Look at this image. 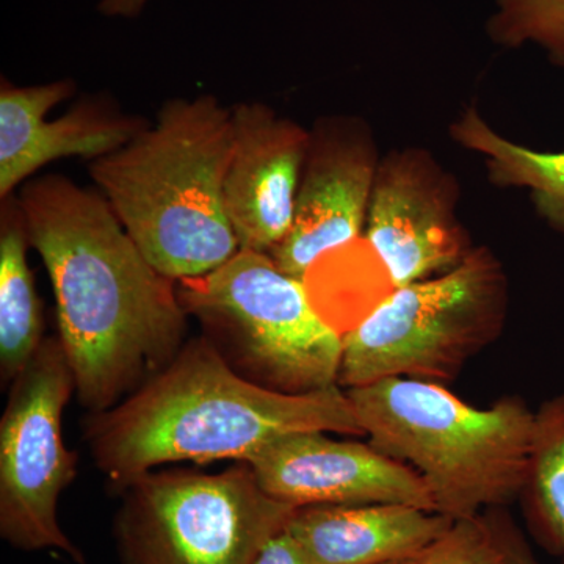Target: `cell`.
Instances as JSON below:
<instances>
[{
  "label": "cell",
  "instance_id": "5",
  "mask_svg": "<svg viewBox=\"0 0 564 564\" xmlns=\"http://www.w3.org/2000/svg\"><path fill=\"white\" fill-rule=\"evenodd\" d=\"M177 295L245 380L282 393L337 384L344 336L315 310L304 280L267 252L239 250L214 272L177 281Z\"/></svg>",
  "mask_w": 564,
  "mask_h": 564
},
{
  "label": "cell",
  "instance_id": "8",
  "mask_svg": "<svg viewBox=\"0 0 564 564\" xmlns=\"http://www.w3.org/2000/svg\"><path fill=\"white\" fill-rule=\"evenodd\" d=\"M74 392L61 339L44 337L11 381L0 421V536L18 551H58L87 564L58 522V500L77 473V456L62 436L63 411Z\"/></svg>",
  "mask_w": 564,
  "mask_h": 564
},
{
  "label": "cell",
  "instance_id": "18",
  "mask_svg": "<svg viewBox=\"0 0 564 564\" xmlns=\"http://www.w3.org/2000/svg\"><path fill=\"white\" fill-rule=\"evenodd\" d=\"M489 35L500 46L536 44L549 61L564 68V0H494Z\"/></svg>",
  "mask_w": 564,
  "mask_h": 564
},
{
  "label": "cell",
  "instance_id": "20",
  "mask_svg": "<svg viewBox=\"0 0 564 564\" xmlns=\"http://www.w3.org/2000/svg\"><path fill=\"white\" fill-rule=\"evenodd\" d=\"M481 514L507 564H543L533 554L525 534L505 508H489Z\"/></svg>",
  "mask_w": 564,
  "mask_h": 564
},
{
  "label": "cell",
  "instance_id": "13",
  "mask_svg": "<svg viewBox=\"0 0 564 564\" xmlns=\"http://www.w3.org/2000/svg\"><path fill=\"white\" fill-rule=\"evenodd\" d=\"M76 91L69 79L17 87L2 79L0 88V199L47 163L63 158L87 161L109 155L135 139L150 122L126 115L107 99H84L63 117L46 115Z\"/></svg>",
  "mask_w": 564,
  "mask_h": 564
},
{
  "label": "cell",
  "instance_id": "17",
  "mask_svg": "<svg viewBox=\"0 0 564 564\" xmlns=\"http://www.w3.org/2000/svg\"><path fill=\"white\" fill-rule=\"evenodd\" d=\"M519 500L536 544L564 556V393L534 413L529 475Z\"/></svg>",
  "mask_w": 564,
  "mask_h": 564
},
{
  "label": "cell",
  "instance_id": "21",
  "mask_svg": "<svg viewBox=\"0 0 564 564\" xmlns=\"http://www.w3.org/2000/svg\"><path fill=\"white\" fill-rule=\"evenodd\" d=\"M254 564H314L288 530L278 533L259 554Z\"/></svg>",
  "mask_w": 564,
  "mask_h": 564
},
{
  "label": "cell",
  "instance_id": "12",
  "mask_svg": "<svg viewBox=\"0 0 564 564\" xmlns=\"http://www.w3.org/2000/svg\"><path fill=\"white\" fill-rule=\"evenodd\" d=\"M231 109L234 141L223 203L240 250L270 254L291 232L310 131L262 102Z\"/></svg>",
  "mask_w": 564,
  "mask_h": 564
},
{
  "label": "cell",
  "instance_id": "19",
  "mask_svg": "<svg viewBox=\"0 0 564 564\" xmlns=\"http://www.w3.org/2000/svg\"><path fill=\"white\" fill-rule=\"evenodd\" d=\"M421 564H507L484 514L454 521L419 555Z\"/></svg>",
  "mask_w": 564,
  "mask_h": 564
},
{
  "label": "cell",
  "instance_id": "6",
  "mask_svg": "<svg viewBox=\"0 0 564 564\" xmlns=\"http://www.w3.org/2000/svg\"><path fill=\"white\" fill-rule=\"evenodd\" d=\"M508 278L488 248L454 270L397 288L344 336L337 384L384 378L448 383L496 343L508 314Z\"/></svg>",
  "mask_w": 564,
  "mask_h": 564
},
{
  "label": "cell",
  "instance_id": "22",
  "mask_svg": "<svg viewBox=\"0 0 564 564\" xmlns=\"http://www.w3.org/2000/svg\"><path fill=\"white\" fill-rule=\"evenodd\" d=\"M150 0H101L98 10L109 18H137Z\"/></svg>",
  "mask_w": 564,
  "mask_h": 564
},
{
  "label": "cell",
  "instance_id": "15",
  "mask_svg": "<svg viewBox=\"0 0 564 564\" xmlns=\"http://www.w3.org/2000/svg\"><path fill=\"white\" fill-rule=\"evenodd\" d=\"M0 375L11 383L43 344V314L28 262L31 247L20 198L0 199Z\"/></svg>",
  "mask_w": 564,
  "mask_h": 564
},
{
  "label": "cell",
  "instance_id": "1",
  "mask_svg": "<svg viewBox=\"0 0 564 564\" xmlns=\"http://www.w3.org/2000/svg\"><path fill=\"white\" fill-rule=\"evenodd\" d=\"M18 198L50 274L77 399L102 413L187 343L177 282L144 258L101 192L47 174L25 182Z\"/></svg>",
  "mask_w": 564,
  "mask_h": 564
},
{
  "label": "cell",
  "instance_id": "16",
  "mask_svg": "<svg viewBox=\"0 0 564 564\" xmlns=\"http://www.w3.org/2000/svg\"><path fill=\"white\" fill-rule=\"evenodd\" d=\"M451 135L486 158L494 185L530 191L538 215L564 234V152H538L503 139L474 107L452 124Z\"/></svg>",
  "mask_w": 564,
  "mask_h": 564
},
{
  "label": "cell",
  "instance_id": "10",
  "mask_svg": "<svg viewBox=\"0 0 564 564\" xmlns=\"http://www.w3.org/2000/svg\"><path fill=\"white\" fill-rule=\"evenodd\" d=\"M378 165L373 139L362 122L336 117L314 126L291 232L270 252L282 272L304 280L321 256L359 236Z\"/></svg>",
  "mask_w": 564,
  "mask_h": 564
},
{
  "label": "cell",
  "instance_id": "9",
  "mask_svg": "<svg viewBox=\"0 0 564 564\" xmlns=\"http://www.w3.org/2000/svg\"><path fill=\"white\" fill-rule=\"evenodd\" d=\"M458 198L455 177L426 151H393L380 162L367 240L393 288L451 272L474 250L456 217Z\"/></svg>",
  "mask_w": 564,
  "mask_h": 564
},
{
  "label": "cell",
  "instance_id": "2",
  "mask_svg": "<svg viewBox=\"0 0 564 564\" xmlns=\"http://www.w3.org/2000/svg\"><path fill=\"white\" fill-rule=\"evenodd\" d=\"M295 432L364 434L339 384L270 391L234 372L204 336L187 340L161 372L85 423L93 459L118 491L163 464L247 462L263 444Z\"/></svg>",
  "mask_w": 564,
  "mask_h": 564
},
{
  "label": "cell",
  "instance_id": "14",
  "mask_svg": "<svg viewBox=\"0 0 564 564\" xmlns=\"http://www.w3.org/2000/svg\"><path fill=\"white\" fill-rule=\"evenodd\" d=\"M454 519L403 503L296 508L288 532L314 564H384L417 558Z\"/></svg>",
  "mask_w": 564,
  "mask_h": 564
},
{
  "label": "cell",
  "instance_id": "3",
  "mask_svg": "<svg viewBox=\"0 0 564 564\" xmlns=\"http://www.w3.org/2000/svg\"><path fill=\"white\" fill-rule=\"evenodd\" d=\"M232 109L170 99L154 124L90 163V176L144 258L173 281L214 272L240 250L225 203Z\"/></svg>",
  "mask_w": 564,
  "mask_h": 564
},
{
  "label": "cell",
  "instance_id": "11",
  "mask_svg": "<svg viewBox=\"0 0 564 564\" xmlns=\"http://www.w3.org/2000/svg\"><path fill=\"white\" fill-rule=\"evenodd\" d=\"M245 463L263 491L292 507L403 503L436 511L413 467L372 444L332 440L325 432L282 434Z\"/></svg>",
  "mask_w": 564,
  "mask_h": 564
},
{
  "label": "cell",
  "instance_id": "23",
  "mask_svg": "<svg viewBox=\"0 0 564 564\" xmlns=\"http://www.w3.org/2000/svg\"><path fill=\"white\" fill-rule=\"evenodd\" d=\"M384 564H421V563H419V556H417V558L399 560V562H391V563H384Z\"/></svg>",
  "mask_w": 564,
  "mask_h": 564
},
{
  "label": "cell",
  "instance_id": "4",
  "mask_svg": "<svg viewBox=\"0 0 564 564\" xmlns=\"http://www.w3.org/2000/svg\"><path fill=\"white\" fill-rule=\"evenodd\" d=\"M345 391L369 444L421 475L437 513L475 518L524 491L534 413L521 397L480 410L444 384L399 377Z\"/></svg>",
  "mask_w": 564,
  "mask_h": 564
},
{
  "label": "cell",
  "instance_id": "7",
  "mask_svg": "<svg viewBox=\"0 0 564 564\" xmlns=\"http://www.w3.org/2000/svg\"><path fill=\"white\" fill-rule=\"evenodd\" d=\"M120 494L121 564H254L296 510L263 491L245 462L218 474L151 470Z\"/></svg>",
  "mask_w": 564,
  "mask_h": 564
}]
</instances>
